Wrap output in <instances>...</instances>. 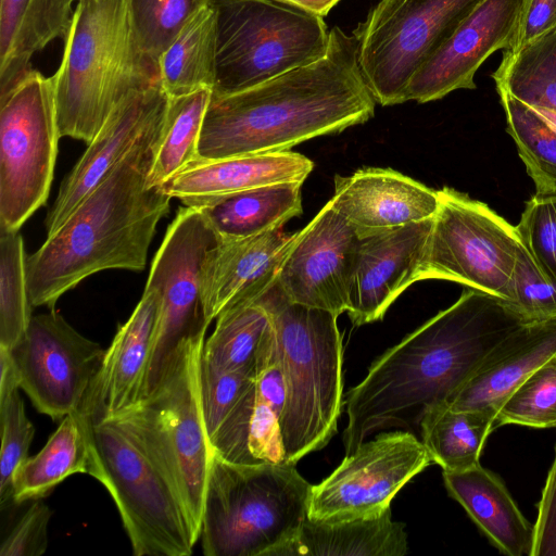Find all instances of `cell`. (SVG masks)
<instances>
[{"mask_svg": "<svg viewBox=\"0 0 556 556\" xmlns=\"http://www.w3.org/2000/svg\"><path fill=\"white\" fill-rule=\"evenodd\" d=\"M527 321L509 302L465 290L386 351L348 392L345 455L375 431L418 425L427 409L444 404L483 357Z\"/></svg>", "mask_w": 556, "mask_h": 556, "instance_id": "1", "label": "cell"}, {"mask_svg": "<svg viewBox=\"0 0 556 556\" xmlns=\"http://www.w3.org/2000/svg\"><path fill=\"white\" fill-rule=\"evenodd\" d=\"M376 103L359 67L356 35L334 26L321 59L239 92L212 94L199 159L289 151L367 122Z\"/></svg>", "mask_w": 556, "mask_h": 556, "instance_id": "2", "label": "cell"}, {"mask_svg": "<svg viewBox=\"0 0 556 556\" xmlns=\"http://www.w3.org/2000/svg\"><path fill=\"white\" fill-rule=\"evenodd\" d=\"M164 122L152 127L27 256L31 306L54 309L65 292L101 270L144 269L156 226L172 200L163 186L149 184Z\"/></svg>", "mask_w": 556, "mask_h": 556, "instance_id": "3", "label": "cell"}, {"mask_svg": "<svg viewBox=\"0 0 556 556\" xmlns=\"http://www.w3.org/2000/svg\"><path fill=\"white\" fill-rule=\"evenodd\" d=\"M269 312L283 376L280 418L285 460L295 464L326 446L343 405V344L338 316L293 303L277 281L258 299Z\"/></svg>", "mask_w": 556, "mask_h": 556, "instance_id": "4", "label": "cell"}, {"mask_svg": "<svg viewBox=\"0 0 556 556\" xmlns=\"http://www.w3.org/2000/svg\"><path fill=\"white\" fill-rule=\"evenodd\" d=\"M292 463L238 465L214 453L200 539L206 556H286L312 492Z\"/></svg>", "mask_w": 556, "mask_h": 556, "instance_id": "5", "label": "cell"}, {"mask_svg": "<svg viewBox=\"0 0 556 556\" xmlns=\"http://www.w3.org/2000/svg\"><path fill=\"white\" fill-rule=\"evenodd\" d=\"M52 76L61 137L89 143L129 90L160 80L134 54L125 0H78Z\"/></svg>", "mask_w": 556, "mask_h": 556, "instance_id": "6", "label": "cell"}, {"mask_svg": "<svg viewBox=\"0 0 556 556\" xmlns=\"http://www.w3.org/2000/svg\"><path fill=\"white\" fill-rule=\"evenodd\" d=\"M88 419L89 475L114 500L134 554L191 555L199 535L173 484L138 437L118 418Z\"/></svg>", "mask_w": 556, "mask_h": 556, "instance_id": "7", "label": "cell"}, {"mask_svg": "<svg viewBox=\"0 0 556 556\" xmlns=\"http://www.w3.org/2000/svg\"><path fill=\"white\" fill-rule=\"evenodd\" d=\"M215 17L213 96L239 92L321 59L323 17L283 0H207Z\"/></svg>", "mask_w": 556, "mask_h": 556, "instance_id": "8", "label": "cell"}, {"mask_svg": "<svg viewBox=\"0 0 556 556\" xmlns=\"http://www.w3.org/2000/svg\"><path fill=\"white\" fill-rule=\"evenodd\" d=\"M205 333L184 343L159 387L114 417L141 441L180 497L200 539L213 446L202 413L200 364Z\"/></svg>", "mask_w": 556, "mask_h": 556, "instance_id": "9", "label": "cell"}, {"mask_svg": "<svg viewBox=\"0 0 556 556\" xmlns=\"http://www.w3.org/2000/svg\"><path fill=\"white\" fill-rule=\"evenodd\" d=\"M60 138L53 78L30 70L0 100V230L46 204Z\"/></svg>", "mask_w": 556, "mask_h": 556, "instance_id": "10", "label": "cell"}, {"mask_svg": "<svg viewBox=\"0 0 556 556\" xmlns=\"http://www.w3.org/2000/svg\"><path fill=\"white\" fill-rule=\"evenodd\" d=\"M484 0H380L358 24V63L382 106L406 102L418 67Z\"/></svg>", "mask_w": 556, "mask_h": 556, "instance_id": "11", "label": "cell"}, {"mask_svg": "<svg viewBox=\"0 0 556 556\" xmlns=\"http://www.w3.org/2000/svg\"><path fill=\"white\" fill-rule=\"evenodd\" d=\"M438 192L418 280H450L510 303V276L522 244L516 226L455 189Z\"/></svg>", "mask_w": 556, "mask_h": 556, "instance_id": "12", "label": "cell"}, {"mask_svg": "<svg viewBox=\"0 0 556 556\" xmlns=\"http://www.w3.org/2000/svg\"><path fill=\"white\" fill-rule=\"evenodd\" d=\"M220 240L200 207L180 206L155 253L146 287L161 293L162 306L142 399L166 376L180 346L206 333L201 269L206 253Z\"/></svg>", "mask_w": 556, "mask_h": 556, "instance_id": "13", "label": "cell"}, {"mask_svg": "<svg viewBox=\"0 0 556 556\" xmlns=\"http://www.w3.org/2000/svg\"><path fill=\"white\" fill-rule=\"evenodd\" d=\"M431 464V455L412 432L377 434L312 486L307 518L339 521L380 515L390 508L396 493Z\"/></svg>", "mask_w": 556, "mask_h": 556, "instance_id": "14", "label": "cell"}, {"mask_svg": "<svg viewBox=\"0 0 556 556\" xmlns=\"http://www.w3.org/2000/svg\"><path fill=\"white\" fill-rule=\"evenodd\" d=\"M9 351L20 389L53 420L81 406L105 353L54 309L33 316L23 338Z\"/></svg>", "mask_w": 556, "mask_h": 556, "instance_id": "15", "label": "cell"}, {"mask_svg": "<svg viewBox=\"0 0 556 556\" xmlns=\"http://www.w3.org/2000/svg\"><path fill=\"white\" fill-rule=\"evenodd\" d=\"M361 238L327 202L300 231L277 276L293 303L328 311H349Z\"/></svg>", "mask_w": 556, "mask_h": 556, "instance_id": "16", "label": "cell"}, {"mask_svg": "<svg viewBox=\"0 0 556 556\" xmlns=\"http://www.w3.org/2000/svg\"><path fill=\"white\" fill-rule=\"evenodd\" d=\"M168 100L160 80L136 87L121 98L62 181L45 219L47 236L54 233L139 140L164 119Z\"/></svg>", "mask_w": 556, "mask_h": 556, "instance_id": "17", "label": "cell"}, {"mask_svg": "<svg viewBox=\"0 0 556 556\" xmlns=\"http://www.w3.org/2000/svg\"><path fill=\"white\" fill-rule=\"evenodd\" d=\"M520 4L521 0L482 1L414 73L406 101L426 103L458 89H475L481 64L510 47Z\"/></svg>", "mask_w": 556, "mask_h": 556, "instance_id": "18", "label": "cell"}, {"mask_svg": "<svg viewBox=\"0 0 556 556\" xmlns=\"http://www.w3.org/2000/svg\"><path fill=\"white\" fill-rule=\"evenodd\" d=\"M432 224L430 218L361 238L348 311L355 326L382 319L399 295L419 281Z\"/></svg>", "mask_w": 556, "mask_h": 556, "instance_id": "19", "label": "cell"}, {"mask_svg": "<svg viewBox=\"0 0 556 556\" xmlns=\"http://www.w3.org/2000/svg\"><path fill=\"white\" fill-rule=\"evenodd\" d=\"M285 399L274 331L260 352L253 384L211 441L214 453L238 465L285 463L280 431Z\"/></svg>", "mask_w": 556, "mask_h": 556, "instance_id": "20", "label": "cell"}, {"mask_svg": "<svg viewBox=\"0 0 556 556\" xmlns=\"http://www.w3.org/2000/svg\"><path fill=\"white\" fill-rule=\"evenodd\" d=\"M296 232L281 228L254 237L224 240L207 253L201 291L207 321L235 306L256 301L278 276Z\"/></svg>", "mask_w": 556, "mask_h": 556, "instance_id": "21", "label": "cell"}, {"mask_svg": "<svg viewBox=\"0 0 556 556\" xmlns=\"http://www.w3.org/2000/svg\"><path fill=\"white\" fill-rule=\"evenodd\" d=\"M328 202L362 238L433 218L440 198L438 190L394 169L366 167L337 175Z\"/></svg>", "mask_w": 556, "mask_h": 556, "instance_id": "22", "label": "cell"}, {"mask_svg": "<svg viewBox=\"0 0 556 556\" xmlns=\"http://www.w3.org/2000/svg\"><path fill=\"white\" fill-rule=\"evenodd\" d=\"M161 306V293L146 287L132 314L105 350L100 370L79 407L87 417L114 418L141 402Z\"/></svg>", "mask_w": 556, "mask_h": 556, "instance_id": "23", "label": "cell"}, {"mask_svg": "<svg viewBox=\"0 0 556 556\" xmlns=\"http://www.w3.org/2000/svg\"><path fill=\"white\" fill-rule=\"evenodd\" d=\"M556 355V316L527 321L504 338L444 403L457 410L495 414L538 367Z\"/></svg>", "mask_w": 556, "mask_h": 556, "instance_id": "24", "label": "cell"}, {"mask_svg": "<svg viewBox=\"0 0 556 556\" xmlns=\"http://www.w3.org/2000/svg\"><path fill=\"white\" fill-rule=\"evenodd\" d=\"M314 167L306 156L289 151L218 160L198 159L163 185L186 206H202L217 198L281 182H302Z\"/></svg>", "mask_w": 556, "mask_h": 556, "instance_id": "25", "label": "cell"}, {"mask_svg": "<svg viewBox=\"0 0 556 556\" xmlns=\"http://www.w3.org/2000/svg\"><path fill=\"white\" fill-rule=\"evenodd\" d=\"M445 488L489 541L504 555L530 556L531 525L501 478L480 464L442 472Z\"/></svg>", "mask_w": 556, "mask_h": 556, "instance_id": "26", "label": "cell"}, {"mask_svg": "<svg viewBox=\"0 0 556 556\" xmlns=\"http://www.w3.org/2000/svg\"><path fill=\"white\" fill-rule=\"evenodd\" d=\"M75 0H0V100L30 71L31 56L66 38Z\"/></svg>", "mask_w": 556, "mask_h": 556, "instance_id": "27", "label": "cell"}, {"mask_svg": "<svg viewBox=\"0 0 556 556\" xmlns=\"http://www.w3.org/2000/svg\"><path fill=\"white\" fill-rule=\"evenodd\" d=\"M407 535L391 509L380 515L339 521L306 518L286 556H403Z\"/></svg>", "mask_w": 556, "mask_h": 556, "instance_id": "28", "label": "cell"}, {"mask_svg": "<svg viewBox=\"0 0 556 556\" xmlns=\"http://www.w3.org/2000/svg\"><path fill=\"white\" fill-rule=\"evenodd\" d=\"M90 469L89 419L81 409L61 419L45 446L26 457L13 476L14 503L39 500L74 473Z\"/></svg>", "mask_w": 556, "mask_h": 556, "instance_id": "29", "label": "cell"}, {"mask_svg": "<svg viewBox=\"0 0 556 556\" xmlns=\"http://www.w3.org/2000/svg\"><path fill=\"white\" fill-rule=\"evenodd\" d=\"M302 182H281L224 195L199 206L219 237L236 240L279 229L302 213Z\"/></svg>", "mask_w": 556, "mask_h": 556, "instance_id": "30", "label": "cell"}, {"mask_svg": "<svg viewBox=\"0 0 556 556\" xmlns=\"http://www.w3.org/2000/svg\"><path fill=\"white\" fill-rule=\"evenodd\" d=\"M421 442L444 471H460L479 463L483 445L495 426L489 410H457L445 404L427 409L419 419Z\"/></svg>", "mask_w": 556, "mask_h": 556, "instance_id": "31", "label": "cell"}, {"mask_svg": "<svg viewBox=\"0 0 556 556\" xmlns=\"http://www.w3.org/2000/svg\"><path fill=\"white\" fill-rule=\"evenodd\" d=\"M215 17L206 3L160 59V81L169 98L186 96L215 83Z\"/></svg>", "mask_w": 556, "mask_h": 556, "instance_id": "32", "label": "cell"}, {"mask_svg": "<svg viewBox=\"0 0 556 556\" xmlns=\"http://www.w3.org/2000/svg\"><path fill=\"white\" fill-rule=\"evenodd\" d=\"M274 334L268 309L257 300L220 313L201 359L223 371H255L261 350Z\"/></svg>", "mask_w": 556, "mask_h": 556, "instance_id": "33", "label": "cell"}, {"mask_svg": "<svg viewBox=\"0 0 556 556\" xmlns=\"http://www.w3.org/2000/svg\"><path fill=\"white\" fill-rule=\"evenodd\" d=\"M496 89L536 111L556 112V27L514 52L492 74Z\"/></svg>", "mask_w": 556, "mask_h": 556, "instance_id": "34", "label": "cell"}, {"mask_svg": "<svg viewBox=\"0 0 556 556\" xmlns=\"http://www.w3.org/2000/svg\"><path fill=\"white\" fill-rule=\"evenodd\" d=\"M137 63L160 79V59L207 0H125Z\"/></svg>", "mask_w": 556, "mask_h": 556, "instance_id": "35", "label": "cell"}, {"mask_svg": "<svg viewBox=\"0 0 556 556\" xmlns=\"http://www.w3.org/2000/svg\"><path fill=\"white\" fill-rule=\"evenodd\" d=\"M212 90L169 98L161 139L149 176L150 186H163L199 159L198 146Z\"/></svg>", "mask_w": 556, "mask_h": 556, "instance_id": "36", "label": "cell"}, {"mask_svg": "<svg viewBox=\"0 0 556 556\" xmlns=\"http://www.w3.org/2000/svg\"><path fill=\"white\" fill-rule=\"evenodd\" d=\"M497 92L506 115L507 132L535 185V194H556V127L509 93Z\"/></svg>", "mask_w": 556, "mask_h": 556, "instance_id": "37", "label": "cell"}, {"mask_svg": "<svg viewBox=\"0 0 556 556\" xmlns=\"http://www.w3.org/2000/svg\"><path fill=\"white\" fill-rule=\"evenodd\" d=\"M26 261L20 231L0 230V348L7 350L23 338L33 317Z\"/></svg>", "mask_w": 556, "mask_h": 556, "instance_id": "38", "label": "cell"}, {"mask_svg": "<svg viewBox=\"0 0 556 556\" xmlns=\"http://www.w3.org/2000/svg\"><path fill=\"white\" fill-rule=\"evenodd\" d=\"M556 427V355L533 370L503 402L495 426Z\"/></svg>", "mask_w": 556, "mask_h": 556, "instance_id": "39", "label": "cell"}, {"mask_svg": "<svg viewBox=\"0 0 556 556\" xmlns=\"http://www.w3.org/2000/svg\"><path fill=\"white\" fill-rule=\"evenodd\" d=\"M20 389L0 400V507L9 506L13 495V476L18 465L28 457L35 427L28 419Z\"/></svg>", "mask_w": 556, "mask_h": 556, "instance_id": "40", "label": "cell"}, {"mask_svg": "<svg viewBox=\"0 0 556 556\" xmlns=\"http://www.w3.org/2000/svg\"><path fill=\"white\" fill-rule=\"evenodd\" d=\"M516 228L538 267L556 286V194H534Z\"/></svg>", "mask_w": 556, "mask_h": 556, "instance_id": "41", "label": "cell"}, {"mask_svg": "<svg viewBox=\"0 0 556 556\" xmlns=\"http://www.w3.org/2000/svg\"><path fill=\"white\" fill-rule=\"evenodd\" d=\"M255 371H223L202 362L200 391L205 430L210 442L241 397L251 388Z\"/></svg>", "mask_w": 556, "mask_h": 556, "instance_id": "42", "label": "cell"}, {"mask_svg": "<svg viewBox=\"0 0 556 556\" xmlns=\"http://www.w3.org/2000/svg\"><path fill=\"white\" fill-rule=\"evenodd\" d=\"M510 303L529 321L556 316V286L538 267L523 244L510 276Z\"/></svg>", "mask_w": 556, "mask_h": 556, "instance_id": "43", "label": "cell"}, {"mask_svg": "<svg viewBox=\"0 0 556 556\" xmlns=\"http://www.w3.org/2000/svg\"><path fill=\"white\" fill-rule=\"evenodd\" d=\"M52 510L39 500L27 508L3 540L1 556H40L48 547Z\"/></svg>", "mask_w": 556, "mask_h": 556, "instance_id": "44", "label": "cell"}, {"mask_svg": "<svg viewBox=\"0 0 556 556\" xmlns=\"http://www.w3.org/2000/svg\"><path fill=\"white\" fill-rule=\"evenodd\" d=\"M530 556H556V445L533 525Z\"/></svg>", "mask_w": 556, "mask_h": 556, "instance_id": "45", "label": "cell"}, {"mask_svg": "<svg viewBox=\"0 0 556 556\" xmlns=\"http://www.w3.org/2000/svg\"><path fill=\"white\" fill-rule=\"evenodd\" d=\"M554 27L556 0H521L516 33L504 52H514Z\"/></svg>", "mask_w": 556, "mask_h": 556, "instance_id": "46", "label": "cell"}, {"mask_svg": "<svg viewBox=\"0 0 556 556\" xmlns=\"http://www.w3.org/2000/svg\"><path fill=\"white\" fill-rule=\"evenodd\" d=\"M0 366H1V378H0V400L8 396L11 392L20 389V379L16 367L7 349L0 348Z\"/></svg>", "mask_w": 556, "mask_h": 556, "instance_id": "47", "label": "cell"}, {"mask_svg": "<svg viewBox=\"0 0 556 556\" xmlns=\"http://www.w3.org/2000/svg\"><path fill=\"white\" fill-rule=\"evenodd\" d=\"M320 17L326 16L340 0H283Z\"/></svg>", "mask_w": 556, "mask_h": 556, "instance_id": "48", "label": "cell"}, {"mask_svg": "<svg viewBox=\"0 0 556 556\" xmlns=\"http://www.w3.org/2000/svg\"><path fill=\"white\" fill-rule=\"evenodd\" d=\"M536 112H539L541 115H543L546 119H548L556 127V112L544 111V110L536 111Z\"/></svg>", "mask_w": 556, "mask_h": 556, "instance_id": "49", "label": "cell"}]
</instances>
